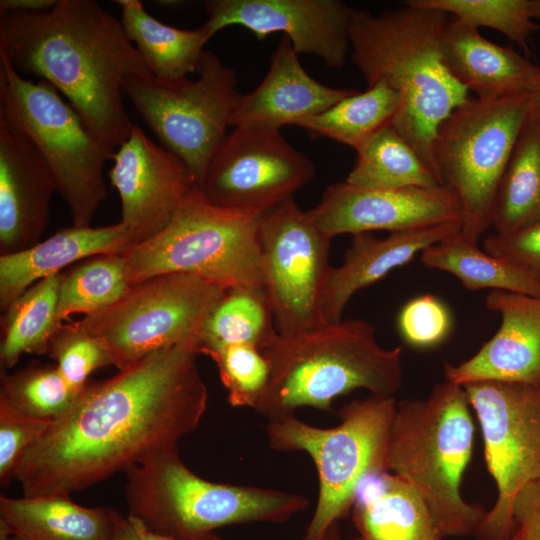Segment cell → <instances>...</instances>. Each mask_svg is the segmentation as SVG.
<instances>
[{
	"mask_svg": "<svg viewBox=\"0 0 540 540\" xmlns=\"http://www.w3.org/2000/svg\"><path fill=\"white\" fill-rule=\"evenodd\" d=\"M199 355L197 343H179L88 382L20 460L14 479L23 496L70 495L178 446L207 409Z\"/></svg>",
	"mask_w": 540,
	"mask_h": 540,
	"instance_id": "1",
	"label": "cell"
},
{
	"mask_svg": "<svg viewBox=\"0 0 540 540\" xmlns=\"http://www.w3.org/2000/svg\"><path fill=\"white\" fill-rule=\"evenodd\" d=\"M0 53L19 74L53 85L102 142L117 149L131 134L123 87L151 72L120 20L97 1L0 13Z\"/></svg>",
	"mask_w": 540,
	"mask_h": 540,
	"instance_id": "2",
	"label": "cell"
},
{
	"mask_svg": "<svg viewBox=\"0 0 540 540\" xmlns=\"http://www.w3.org/2000/svg\"><path fill=\"white\" fill-rule=\"evenodd\" d=\"M446 21L447 14L416 0L376 15L350 8L349 17L352 62L368 86L384 81L401 95L402 110L393 125L433 170L436 131L469 98L443 62Z\"/></svg>",
	"mask_w": 540,
	"mask_h": 540,
	"instance_id": "3",
	"label": "cell"
},
{
	"mask_svg": "<svg viewBox=\"0 0 540 540\" xmlns=\"http://www.w3.org/2000/svg\"><path fill=\"white\" fill-rule=\"evenodd\" d=\"M261 352L270 376L255 410L267 420L302 407L331 411L337 397L355 389L393 396L402 385V347H382L375 326L363 319L290 336L277 332Z\"/></svg>",
	"mask_w": 540,
	"mask_h": 540,
	"instance_id": "4",
	"label": "cell"
},
{
	"mask_svg": "<svg viewBox=\"0 0 540 540\" xmlns=\"http://www.w3.org/2000/svg\"><path fill=\"white\" fill-rule=\"evenodd\" d=\"M475 426L463 386L445 380L424 399L397 402L387 470L428 505L443 538L474 536L486 511L460 491L472 458Z\"/></svg>",
	"mask_w": 540,
	"mask_h": 540,
	"instance_id": "5",
	"label": "cell"
},
{
	"mask_svg": "<svg viewBox=\"0 0 540 540\" xmlns=\"http://www.w3.org/2000/svg\"><path fill=\"white\" fill-rule=\"evenodd\" d=\"M125 473L127 516L177 540H212L215 530L228 525L283 523L308 507L300 494L204 479L184 464L178 446L155 452Z\"/></svg>",
	"mask_w": 540,
	"mask_h": 540,
	"instance_id": "6",
	"label": "cell"
},
{
	"mask_svg": "<svg viewBox=\"0 0 540 540\" xmlns=\"http://www.w3.org/2000/svg\"><path fill=\"white\" fill-rule=\"evenodd\" d=\"M397 401L370 395L353 400L338 412L331 428L312 426L295 414L267 420L271 449L304 452L318 475V497L303 540H320L327 529L347 516L360 483L387 470V447Z\"/></svg>",
	"mask_w": 540,
	"mask_h": 540,
	"instance_id": "7",
	"label": "cell"
},
{
	"mask_svg": "<svg viewBox=\"0 0 540 540\" xmlns=\"http://www.w3.org/2000/svg\"><path fill=\"white\" fill-rule=\"evenodd\" d=\"M260 218L212 204L197 186L161 232L122 253L129 281L187 273L228 290L263 289Z\"/></svg>",
	"mask_w": 540,
	"mask_h": 540,
	"instance_id": "8",
	"label": "cell"
},
{
	"mask_svg": "<svg viewBox=\"0 0 540 540\" xmlns=\"http://www.w3.org/2000/svg\"><path fill=\"white\" fill-rule=\"evenodd\" d=\"M0 116L21 129L39 149L73 225L90 226L107 198L103 171L116 149L91 133L53 85L26 79L1 53Z\"/></svg>",
	"mask_w": 540,
	"mask_h": 540,
	"instance_id": "9",
	"label": "cell"
},
{
	"mask_svg": "<svg viewBox=\"0 0 540 540\" xmlns=\"http://www.w3.org/2000/svg\"><path fill=\"white\" fill-rule=\"evenodd\" d=\"M531 94L468 98L439 125L432 144L434 171L457 197L460 233L478 243L492 226L497 188L530 114Z\"/></svg>",
	"mask_w": 540,
	"mask_h": 540,
	"instance_id": "10",
	"label": "cell"
},
{
	"mask_svg": "<svg viewBox=\"0 0 540 540\" xmlns=\"http://www.w3.org/2000/svg\"><path fill=\"white\" fill-rule=\"evenodd\" d=\"M197 73L196 80L134 77L123 93L160 145L185 162L199 185L228 134L241 93L236 72L212 51H204Z\"/></svg>",
	"mask_w": 540,
	"mask_h": 540,
	"instance_id": "11",
	"label": "cell"
},
{
	"mask_svg": "<svg viewBox=\"0 0 540 540\" xmlns=\"http://www.w3.org/2000/svg\"><path fill=\"white\" fill-rule=\"evenodd\" d=\"M227 291L193 274H160L132 284L116 303L78 323L105 343L115 367L123 370L160 349L197 343Z\"/></svg>",
	"mask_w": 540,
	"mask_h": 540,
	"instance_id": "12",
	"label": "cell"
},
{
	"mask_svg": "<svg viewBox=\"0 0 540 540\" xmlns=\"http://www.w3.org/2000/svg\"><path fill=\"white\" fill-rule=\"evenodd\" d=\"M484 443V457L497 497L474 537L508 540L513 504L528 484L540 480V384L478 381L463 386Z\"/></svg>",
	"mask_w": 540,
	"mask_h": 540,
	"instance_id": "13",
	"label": "cell"
},
{
	"mask_svg": "<svg viewBox=\"0 0 540 540\" xmlns=\"http://www.w3.org/2000/svg\"><path fill=\"white\" fill-rule=\"evenodd\" d=\"M264 287L277 332L290 336L327 325L322 295L332 267L331 238L290 198L261 216Z\"/></svg>",
	"mask_w": 540,
	"mask_h": 540,
	"instance_id": "14",
	"label": "cell"
},
{
	"mask_svg": "<svg viewBox=\"0 0 540 540\" xmlns=\"http://www.w3.org/2000/svg\"><path fill=\"white\" fill-rule=\"evenodd\" d=\"M316 170L279 130L235 127L211 159L198 188L212 204L262 216L293 197Z\"/></svg>",
	"mask_w": 540,
	"mask_h": 540,
	"instance_id": "15",
	"label": "cell"
},
{
	"mask_svg": "<svg viewBox=\"0 0 540 540\" xmlns=\"http://www.w3.org/2000/svg\"><path fill=\"white\" fill-rule=\"evenodd\" d=\"M108 175L120 197V222L130 232L133 245L161 232L198 186L185 162L137 125L117 147Z\"/></svg>",
	"mask_w": 540,
	"mask_h": 540,
	"instance_id": "16",
	"label": "cell"
},
{
	"mask_svg": "<svg viewBox=\"0 0 540 540\" xmlns=\"http://www.w3.org/2000/svg\"><path fill=\"white\" fill-rule=\"evenodd\" d=\"M205 9L213 35L232 25L259 40L282 32L298 55L317 56L332 69L343 67L350 52V8L340 0H207Z\"/></svg>",
	"mask_w": 540,
	"mask_h": 540,
	"instance_id": "17",
	"label": "cell"
},
{
	"mask_svg": "<svg viewBox=\"0 0 540 540\" xmlns=\"http://www.w3.org/2000/svg\"><path fill=\"white\" fill-rule=\"evenodd\" d=\"M307 214L331 238L346 233H392L462 222L460 203L445 186L380 190L336 182L326 188L318 205Z\"/></svg>",
	"mask_w": 540,
	"mask_h": 540,
	"instance_id": "18",
	"label": "cell"
},
{
	"mask_svg": "<svg viewBox=\"0 0 540 540\" xmlns=\"http://www.w3.org/2000/svg\"><path fill=\"white\" fill-rule=\"evenodd\" d=\"M57 193L53 174L32 140L0 116V255L41 241Z\"/></svg>",
	"mask_w": 540,
	"mask_h": 540,
	"instance_id": "19",
	"label": "cell"
},
{
	"mask_svg": "<svg viewBox=\"0 0 540 540\" xmlns=\"http://www.w3.org/2000/svg\"><path fill=\"white\" fill-rule=\"evenodd\" d=\"M486 307L500 316L496 333L459 364L444 363L445 380L540 384V296L491 290Z\"/></svg>",
	"mask_w": 540,
	"mask_h": 540,
	"instance_id": "20",
	"label": "cell"
},
{
	"mask_svg": "<svg viewBox=\"0 0 540 540\" xmlns=\"http://www.w3.org/2000/svg\"><path fill=\"white\" fill-rule=\"evenodd\" d=\"M298 56L289 38L283 35L263 81L253 91L240 95L230 126L274 130L298 126L356 92L315 80L304 70Z\"/></svg>",
	"mask_w": 540,
	"mask_h": 540,
	"instance_id": "21",
	"label": "cell"
},
{
	"mask_svg": "<svg viewBox=\"0 0 540 540\" xmlns=\"http://www.w3.org/2000/svg\"><path fill=\"white\" fill-rule=\"evenodd\" d=\"M461 222L392 232L378 238L370 232L352 235L340 266L331 269L322 295L321 312L327 324L342 321L344 309L359 290L409 263L415 255L461 231Z\"/></svg>",
	"mask_w": 540,
	"mask_h": 540,
	"instance_id": "22",
	"label": "cell"
},
{
	"mask_svg": "<svg viewBox=\"0 0 540 540\" xmlns=\"http://www.w3.org/2000/svg\"><path fill=\"white\" fill-rule=\"evenodd\" d=\"M440 47L451 75L479 98L533 93L540 87V66L512 46L497 45L455 19L444 24Z\"/></svg>",
	"mask_w": 540,
	"mask_h": 540,
	"instance_id": "23",
	"label": "cell"
},
{
	"mask_svg": "<svg viewBox=\"0 0 540 540\" xmlns=\"http://www.w3.org/2000/svg\"><path fill=\"white\" fill-rule=\"evenodd\" d=\"M133 240L122 222L100 227H65L36 245L0 255V308L4 312L34 283L69 265L101 254H122Z\"/></svg>",
	"mask_w": 540,
	"mask_h": 540,
	"instance_id": "24",
	"label": "cell"
},
{
	"mask_svg": "<svg viewBox=\"0 0 540 540\" xmlns=\"http://www.w3.org/2000/svg\"><path fill=\"white\" fill-rule=\"evenodd\" d=\"M362 540H443L430 509L405 480L389 472L368 475L351 508Z\"/></svg>",
	"mask_w": 540,
	"mask_h": 540,
	"instance_id": "25",
	"label": "cell"
},
{
	"mask_svg": "<svg viewBox=\"0 0 540 540\" xmlns=\"http://www.w3.org/2000/svg\"><path fill=\"white\" fill-rule=\"evenodd\" d=\"M0 531L26 540H111L113 509L84 507L68 494L1 495Z\"/></svg>",
	"mask_w": 540,
	"mask_h": 540,
	"instance_id": "26",
	"label": "cell"
},
{
	"mask_svg": "<svg viewBox=\"0 0 540 540\" xmlns=\"http://www.w3.org/2000/svg\"><path fill=\"white\" fill-rule=\"evenodd\" d=\"M123 30L147 68L162 80H176L198 71L204 47L214 36L204 23L179 29L152 17L139 0H117Z\"/></svg>",
	"mask_w": 540,
	"mask_h": 540,
	"instance_id": "27",
	"label": "cell"
},
{
	"mask_svg": "<svg viewBox=\"0 0 540 540\" xmlns=\"http://www.w3.org/2000/svg\"><path fill=\"white\" fill-rule=\"evenodd\" d=\"M540 218V118L529 114L501 176L492 209L500 235Z\"/></svg>",
	"mask_w": 540,
	"mask_h": 540,
	"instance_id": "28",
	"label": "cell"
},
{
	"mask_svg": "<svg viewBox=\"0 0 540 540\" xmlns=\"http://www.w3.org/2000/svg\"><path fill=\"white\" fill-rule=\"evenodd\" d=\"M424 266L454 275L467 290L492 289L540 296V283L517 265L480 250L460 232L420 253Z\"/></svg>",
	"mask_w": 540,
	"mask_h": 540,
	"instance_id": "29",
	"label": "cell"
},
{
	"mask_svg": "<svg viewBox=\"0 0 540 540\" xmlns=\"http://www.w3.org/2000/svg\"><path fill=\"white\" fill-rule=\"evenodd\" d=\"M355 165L345 182L367 189L442 186L425 162L393 124L371 137L357 151Z\"/></svg>",
	"mask_w": 540,
	"mask_h": 540,
	"instance_id": "30",
	"label": "cell"
},
{
	"mask_svg": "<svg viewBox=\"0 0 540 540\" xmlns=\"http://www.w3.org/2000/svg\"><path fill=\"white\" fill-rule=\"evenodd\" d=\"M402 106L401 95L386 82L379 81L298 126L313 137L328 138L357 151L381 129L393 124Z\"/></svg>",
	"mask_w": 540,
	"mask_h": 540,
	"instance_id": "31",
	"label": "cell"
},
{
	"mask_svg": "<svg viewBox=\"0 0 540 540\" xmlns=\"http://www.w3.org/2000/svg\"><path fill=\"white\" fill-rule=\"evenodd\" d=\"M62 273L30 286L4 311L1 318V372L12 369L25 353L47 354L57 321Z\"/></svg>",
	"mask_w": 540,
	"mask_h": 540,
	"instance_id": "32",
	"label": "cell"
},
{
	"mask_svg": "<svg viewBox=\"0 0 540 540\" xmlns=\"http://www.w3.org/2000/svg\"><path fill=\"white\" fill-rule=\"evenodd\" d=\"M274 316L263 289H229L204 322L198 337L200 354L209 357L232 345L262 350L275 336Z\"/></svg>",
	"mask_w": 540,
	"mask_h": 540,
	"instance_id": "33",
	"label": "cell"
},
{
	"mask_svg": "<svg viewBox=\"0 0 540 540\" xmlns=\"http://www.w3.org/2000/svg\"><path fill=\"white\" fill-rule=\"evenodd\" d=\"M122 254L86 258L62 273L57 321L61 326L73 314L88 315L120 300L130 289Z\"/></svg>",
	"mask_w": 540,
	"mask_h": 540,
	"instance_id": "34",
	"label": "cell"
},
{
	"mask_svg": "<svg viewBox=\"0 0 540 540\" xmlns=\"http://www.w3.org/2000/svg\"><path fill=\"white\" fill-rule=\"evenodd\" d=\"M81 392L65 380L55 364L33 361L13 373L1 372L0 398L38 419H60Z\"/></svg>",
	"mask_w": 540,
	"mask_h": 540,
	"instance_id": "35",
	"label": "cell"
},
{
	"mask_svg": "<svg viewBox=\"0 0 540 540\" xmlns=\"http://www.w3.org/2000/svg\"><path fill=\"white\" fill-rule=\"evenodd\" d=\"M420 5L453 14L455 20L476 29L497 30L529 53V39L540 30L530 0H416Z\"/></svg>",
	"mask_w": 540,
	"mask_h": 540,
	"instance_id": "36",
	"label": "cell"
},
{
	"mask_svg": "<svg viewBox=\"0 0 540 540\" xmlns=\"http://www.w3.org/2000/svg\"><path fill=\"white\" fill-rule=\"evenodd\" d=\"M47 354L65 380L82 391L88 377L97 369L115 366L105 343L91 334L78 321L63 323L50 340Z\"/></svg>",
	"mask_w": 540,
	"mask_h": 540,
	"instance_id": "37",
	"label": "cell"
},
{
	"mask_svg": "<svg viewBox=\"0 0 540 540\" xmlns=\"http://www.w3.org/2000/svg\"><path fill=\"white\" fill-rule=\"evenodd\" d=\"M210 357L217 365L230 405L255 409L270 376L269 361L261 350L252 345H232Z\"/></svg>",
	"mask_w": 540,
	"mask_h": 540,
	"instance_id": "38",
	"label": "cell"
},
{
	"mask_svg": "<svg viewBox=\"0 0 540 540\" xmlns=\"http://www.w3.org/2000/svg\"><path fill=\"white\" fill-rule=\"evenodd\" d=\"M397 327L408 345L430 348L448 337L452 328V316L440 299L425 294L403 305L398 314Z\"/></svg>",
	"mask_w": 540,
	"mask_h": 540,
	"instance_id": "39",
	"label": "cell"
},
{
	"mask_svg": "<svg viewBox=\"0 0 540 540\" xmlns=\"http://www.w3.org/2000/svg\"><path fill=\"white\" fill-rule=\"evenodd\" d=\"M52 422L27 415L0 398V485L7 488L24 453Z\"/></svg>",
	"mask_w": 540,
	"mask_h": 540,
	"instance_id": "40",
	"label": "cell"
},
{
	"mask_svg": "<svg viewBox=\"0 0 540 540\" xmlns=\"http://www.w3.org/2000/svg\"><path fill=\"white\" fill-rule=\"evenodd\" d=\"M483 250L517 265L540 283V218L509 234L487 235Z\"/></svg>",
	"mask_w": 540,
	"mask_h": 540,
	"instance_id": "41",
	"label": "cell"
},
{
	"mask_svg": "<svg viewBox=\"0 0 540 540\" xmlns=\"http://www.w3.org/2000/svg\"><path fill=\"white\" fill-rule=\"evenodd\" d=\"M515 528L508 540H540V480L524 487L513 504Z\"/></svg>",
	"mask_w": 540,
	"mask_h": 540,
	"instance_id": "42",
	"label": "cell"
},
{
	"mask_svg": "<svg viewBox=\"0 0 540 540\" xmlns=\"http://www.w3.org/2000/svg\"><path fill=\"white\" fill-rule=\"evenodd\" d=\"M111 540H177L149 532L113 510V531ZM212 540H222L214 537Z\"/></svg>",
	"mask_w": 540,
	"mask_h": 540,
	"instance_id": "43",
	"label": "cell"
},
{
	"mask_svg": "<svg viewBox=\"0 0 540 540\" xmlns=\"http://www.w3.org/2000/svg\"><path fill=\"white\" fill-rule=\"evenodd\" d=\"M57 0H1L0 13L36 12L51 9Z\"/></svg>",
	"mask_w": 540,
	"mask_h": 540,
	"instance_id": "44",
	"label": "cell"
},
{
	"mask_svg": "<svg viewBox=\"0 0 540 540\" xmlns=\"http://www.w3.org/2000/svg\"><path fill=\"white\" fill-rule=\"evenodd\" d=\"M320 540H362V539L359 536L354 537L352 539H345L341 534L339 522H335L327 529V531L324 533V535L321 537Z\"/></svg>",
	"mask_w": 540,
	"mask_h": 540,
	"instance_id": "45",
	"label": "cell"
},
{
	"mask_svg": "<svg viewBox=\"0 0 540 540\" xmlns=\"http://www.w3.org/2000/svg\"><path fill=\"white\" fill-rule=\"evenodd\" d=\"M530 114L540 118V87L531 94Z\"/></svg>",
	"mask_w": 540,
	"mask_h": 540,
	"instance_id": "46",
	"label": "cell"
},
{
	"mask_svg": "<svg viewBox=\"0 0 540 540\" xmlns=\"http://www.w3.org/2000/svg\"><path fill=\"white\" fill-rule=\"evenodd\" d=\"M530 10L533 19H540V0H530Z\"/></svg>",
	"mask_w": 540,
	"mask_h": 540,
	"instance_id": "47",
	"label": "cell"
},
{
	"mask_svg": "<svg viewBox=\"0 0 540 540\" xmlns=\"http://www.w3.org/2000/svg\"><path fill=\"white\" fill-rule=\"evenodd\" d=\"M0 540H26V539L0 531Z\"/></svg>",
	"mask_w": 540,
	"mask_h": 540,
	"instance_id": "48",
	"label": "cell"
}]
</instances>
